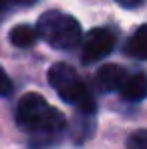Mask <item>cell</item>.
Here are the masks:
<instances>
[{
  "label": "cell",
  "instance_id": "6da1fadb",
  "mask_svg": "<svg viewBox=\"0 0 147 149\" xmlns=\"http://www.w3.org/2000/svg\"><path fill=\"white\" fill-rule=\"evenodd\" d=\"M16 121L22 129L32 133H56L67 125L63 113L49 105L47 99L38 93H26L18 101Z\"/></svg>",
  "mask_w": 147,
  "mask_h": 149
},
{
  "label": "cell",
  "instance_id": "7a4b0ae2",
  "mask_svg": "<svg viewBox=\"0 0 147 149\" xmlns=\"http://www.w3.org/2000/svg\"><path fill=\"white\" fill-rule=\"evenodd\" d=\"M49 83L61 99L75 105L81 113H85V115L95 113L97 105L93 99V93L89 91L85 81L79 77V73L71 65H67V63L52 65L49 69Z\"/></svg>",
  "mask_w": 147,
  "mask_h": 149
},
{
  "label": "cell",
  "instance_id": "3957f363",
  "mask_svg": "<svg viewBox=\"0 0 147 149\" xmlns=\"http://www.w3.org/2000/svg\"><path fill=\"white\" fill-rule=\"evenodd\" d=\"M36 32L47 45L61 50L77 47L83 38V28L79 24V20L73 18L71 14H65L59 10L45 12L38 18Z\"/></svg>",
  "mask_w": 147,
  "mask_h": 149
},
{
  "label": "cell",
  "instance_id": "277c9868",
  "mask_svg": "<svg viewBox=\"0 0 147 149\" xmlns=\"http://www.w3.org/2000/svg\"><path fill=\"white\" fill-rule=\"evenodd\" d=\"M113 47H115V36H113L111 30H107V28H93L85 36L81 61L85 65L99 63L101 58H105L107 54H111Z\"/></svg>",
  "mask_w": 147,
  "mask_h": 149
},
{
  "label": "cell",
  "instance_id": "5b68a950",
  "mask_svg": "<svg viewBox=\"0 0 147 149\" xmlns=\"http://www.w3.org/2000/svg\"><path fill=\"white\" fill-rule=\"evenodd\" d=\"M125 77H127V73H125V69L119 67V65H103L97 71V74H95L99 89L101 91H107V93L119 91V87L123 85Z\"/></svg>",
  "mask_w": 147,
  "mask_h": 149
},
{
  "label": "cell",
  "instance_id": "8992f818",
  "mask_svg": "<svg viewBox=\"0 0 147 149\" xmlns=\"http://www.w3.org/2000/svg\"><path fill=\"white\" fill-rule=\"evenodd\" d=\"M119 93L125 101H143L147 97V77L143 73L127 74Z\"/></svg>",
  "mask_w": 147,
  "mask_h": 149
},
{
  "label": "cell",
  "instance_id": "52a82bcc",
  "mask_svg": "<svg viewBox=\"0 0 147 149\" xmlns=\"http://www.w3.org/2000/svg\"><path fill=\"white\" fill-rule=\"evenodd\" d=\"M8 38H10V42H12L14 47H18V49H30V47L36 42L38 32H36V28H32L30 24H16L10 30Z\"/></svg>",
  "mask_w": 147,
  "mask_h": 149
},
{
  "label": "cell",
  "instance_id": "ba28073f",
  "mask_svg": "<svg viewBox=\"0 0 147 149\" xmlns=\"http://www.w3.org/2000/svg\"><path fill=\"white\" fill-rule=\"evenodd\" d=\"M127 52L139 61H147V24H141L127 42Z\"/></svg>",
  "mask_w": 147,
  "mask_h": 149
},
{
  "label": "cell",
  "instance_id": "9c48e42d",
  "mask_svg": "<svg viewBox=\"0 0 147 149\" xmlns=\"http://www.w3.org/2000/svg\"><path fill=\"white\" fill-rule=\"evenodd\" d=\"M127 149H147V129H139L129 135Z\"/></svg>",
  "mask_w": 147,
  "mask_h": 149
},
{
  "label": "cell",
  "instance_id": "30bf717a",
  "mask_svg": "<svg viewBox=\"0 0 147 149\" xmlns=\"http://www.w3.org/2000/svg\"><path fill=\"white\" fill-rule=\"evenodd\" d=\"M12 93V83L8 79V74L0 69V97H8Z\"/></svg>",
  "mask_w": 147,
  "mask_h": 149
},
{
  "label": "cell",
  "instance_id": "8fae6325",
  "mask_svg": "<svg viewBox=\"0 0 147 149\" xmlns=\"http://www.w3.org/2000/svg\"><path fill=\"white\" fill-rule=\"evenodd\" d=\"M115 2H119V6L123 8H137L143 0H115Z\"/></svg>",
  "mask_w": 147,
  "mask_h": 149
},
{
  "label": "cell",
  "instance_id": "7c38bea8",
  "mask_svg": "<svg viewBox=\"0 0 147 149\" xmlns=\"http://www.w3.org/2000/svg\"><path fill=\"white\" fill-rule=\"evenodd\" d=\"M14 2H18V4H24V6H30L32 2H36V0H14Z\"/></svg>",
  "mask_w": 147,
  "mask_h": 149
}]
</instances>
